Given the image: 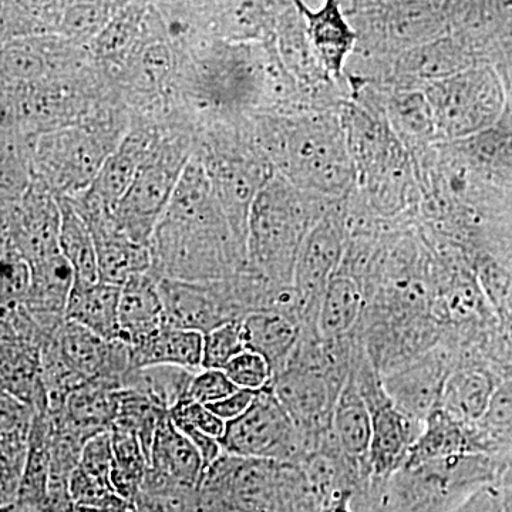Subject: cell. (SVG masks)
<instances>
[{
    "mask_svg": "<svg viewBox=\"0 0 512 512\" xmlns=\"http://www.w3.org/2000/svg\"><path fill=\"white\" fill-rule=\"evenodd\" d=\"M170 111L195 134L266 114L316 110L286 70L274 39L227 42L207 36L177 49Z\"/></svg>",
    "mask_w": 512,
    "mask_h": 512,
    "instance_id": "6da1fadb",
    "label": "cell"
},
{
    "mask_svg": "<svg viewBox=\"0 0 512 512\" xmlns=\"http://www.w3.org/2000/svg\"><path fill=\"white\" fill-rule=\"evenodd\" d=\"M150 272L158 279L211 282L247 265L204 164L192 154L167 211L151 237Z\"/></svg>",
    "mask_w": 512,
    "mask_h": 512,
    "instance_id": "7a4b0ae2",
    "label": "cell"
},
{
    "mask_svg": "<svg viewBox=\"0 0 512 512\" xmlns=\"http://www.w3.org/2000/svg\"><path fill=\"white\" fill-rule=\"evenodd\" d=\"M2 126L33 137L109 119L128 110L106 72L92 59L62 74L33 83H0Z\"/></svg>",
    "mask_w": 512,
    "mask_h": 512,
    "instance_id": "3957f363",
    "label": "cell"
},
{
    "mask_svg": "<svg viewBox=\"0 0 512 512\" xmlns=\"http://www.w3.org/2000/svg\"><path fill=\"white\" fill-rule=\"evenodd\" d=\"M255 143L289 183L303 191L338 195L348 185V153L339 128L322 110L266 114L252 123Z\"/></svg>",
    "mask_w": 512,
    "mask_h": 512,
    "instance_id": "277c9868",
    "label": "cell"
},
{
    "mask_svg": "<svg viewBox=\"0 0 512 512\" xmlns=\"http://www.w3.org/2000/svg\"><path fill=\"white\" fill-rule=\"evenodd\" d=\"M503 463L490 454H464L403 466L387 480L353 493V512H451L485 485L500 484Z\"/></svg>",
    "mask_w": 512,
    "mask_h": 512,
    "instance_id": "5b68a950",
    "label": "cell"
},
{
    "mask_svg": "<svg viewBox=\"0 0 512 512\" xmlns=\"http://www.w3.org/2000/svg\"><path fill=\"white\" fill-rule=\"evenodd\" d=\"M201 512H320L323 503L299 464L224 453L197 490Z\"/></svg>",
    "mask_w": 512,
    "mask_h": 512,
    "instance_id": "8992f818",
    "label": "cell"
},
{
    "mask_svg": "<svg viewBox=\"0 0 512 512\" xmlns=\"http://www.w3.org/2000/svg\"><path fill=\"white\" fill-rule=\"evenodd\" d=\"M328 198L275 173L256 195L248 222L247 265L279 286H293L306 235L328 212Z\"/></svg>",
    "mask_w": 512,
    "mask_h": 512,
    "instance_id": "52a82bcc",
    "label": "cell"
},
{
    "mask_svg": "<svg viewBox=\"0 0 512 512\" xmlns=\"http://www.w3.org/2000/svg\"><path fill=\"white\" fill-rule=\"evenodd\" d=\"M252 123L254 120L207 128L198 134L194 151L210 175L229 224L245 247L256 195L275 174L255 143Z\"/></svg>",
    "mask_w": 512,
    "mask_h": 512,
    "instance_id": "ba28073f",
    "label": "cell"
},
{
    "mask_svg": "<svg viewBox=\"0 0 512 512\" xmlns=\"http://www.w3.org/2000/svg\"><path fill=\"white\" fill-rule=\"evenodd\" d=\"M195 146L197 134L190 127L171 114L161 120L154 147L113 211L119 227L138 244L150 245Z\"/></svg>",
    "mask_w": 512,
    "mask_h": 512,
    "instance_id": "9c48e42d",
    "label": "cell"
},
{
    "mask_svg": "<svg viewBox=\"0 0 512 512\" xmlns=\"http://www.w3.org/2000/svg\"><path fill=\"white\" fill-rule=\"evenodd\" d=\"M131 127V114L50 131L37 138L35 177L56 197L72 198L92 187L101 167Z\"/></svg>",
    "mask_w": 512,
    "mask_h": 512,
    "instance_id": "30bf717a",
    "label": "cell"
},
{
    "mask_svg": "<svg viewBox=\"0 0 512 512\" xmlns=\"http://www.w3.org/2000/svg\"><path fill=\"white\" fill-rule=\"evenodd\" d=\"M220 443L232 456L301 464L311 446L271 387L256 394L247 412L228 421Z\"/></svg>",
    "mask_w": 512,
    "mask_h": 512,
    "instance_id": "8fae6325",
    "label": "cell"
},
{
    "mask_svg": "<svg viewBox=\"0 0 512 512\" xmlns=\"http://www.w3.org/2000/svg\"><path fill=\"white\" fill-rule=\"evenodd\" d=\"M165 320L174 328L195 330L202 335L225 323L249 315L237 272L211 282L160 279Z\"/></svg>",
    "mask_w": 512,
    "mask_h": 512,
    "instance_id": "7c38bea8",
    "label": "cell"
},
{
    "mask_svg": "<svg viewBox=\"0 0 512 512\" xmlns=\"http://www.w3.org/2000/svg\"><path fill=\"white\" fill-rule=\"evenodd\" d=\"M2 252H12L29 264L59 252V200L42 180L32 184L20 200L0 205Z\"/></svg>",
    "mask_w": 512,
    "mask_h": 512,
    "instance_id": "4fadbf2b",
    "label": "cell"
},
{
    "mask_svg": "<svg viewBox=\"0 0 512 512\" xmlns=\"http://www.w3.org/2000/svg\"><path fill=\"white\" fill-rule=\"evenodd\" d=\"M345 251V229L335 211L328 210L306 235L293 275L302 329H316V318L330 278L338 272Z\"/></svg>",
    "mask_w": 512,
    "mask_h": 512,
    "instance_id": "5bb4252c",
    "label": "cell"
},
{
    "mask_svg": "<svg viewBox=\"0 0 512 512\" xmlns=\"http://www.w3.org/2000/svg\"><path fill=\"white\" fill-rule=\"evenodd\" d=\"M69 200L92 232L101 282L123 286L131 276L150 271V248L128 237L113 210L92 191L80 192Z\"/></svg>",
    "mask_w": 512,
    "mask_h": 512,
    "instance_id": "9a60e30c",
    "label": "cell"
},
{
    "mask_svg": "<svg viewBox=\"0 0 512 512\" xmlns=\"http://www.w3.org/2000/svg\"><path fill=\"white\" fill-rule=\"evenodd\" d=\"M457 363L456 348L443 336L433 349L382 376L383 386L400 410L424 421L441 406L444 386Z\"/></svg>",
    "mask_w": 512,
    "mask_h": 512,
    "instance_id": "2e32d148",
    "label": "cell"
},
{
    "mask_svg": "<svg viewBox=\"0 0 512 512\" xmlns=\"http://www.w3.org/2000/svg\"><path fill=\"white\" fill-rule=\"evenodd\" d=\"M93 59L89 47L62 35L20 37L2 43V83H33L74 72Z\"/></svg>",
    "mask_w": 512,
    "mask_h": 512,
    "instance_id": "e0dca14e",
    "label": "cell"
},
{
    "mask_svg": "<svg viewBox=\"0 0 512 512\" xmlns=\"http://www.w3.org/2000/svg\"><path fill=\"white\" fill-rule=\"evenodd\" d=\"M431 104L443 130L466 136L494 119L498 109L497 84L487 73L457 74L434 84Z\"/></svg>",
    "mask_w": 512,
    "mask_h": 512,
    "instance_id": "ac0fdd59",
    "label": "cell"
},
{
    "mask_svg": "<svg viewBox=\"0 0 512 512\" xmlns=\"http://www.w3.org/2000/svg\"><path fill=\"white\" fill-rule=\"evenodd\" d=\"M211 36L227 42H264L275 37L292 0H195Z\"/></svg>",
    "mask_w": 512,
    "mask_h": 512,
    "instance_id": "d6986e66",
    "label": "cell"
},
{
    "mask_svg": "<svg viewBox=\"0 0 512 512\" xmlns=\"http://www.w3.org/2000/svg\"><path fill=\"white\" fill-rule=\"evenodd\" d=\"M373 430L366 457L367 476L387 480L406 464L410 448L423 430L424 421L410 417L392 399L372 410Z\"/></svg>",
    "mask_w": 512,
    "mask_h": 512,
    "instance_id": "ffe728a7",
    "label": "cell"
},
{
    "mask_svg": "<svg viewBox=\"0 0 512 512\" xmlns=\"http://www.w3.org/2000/svg\"><path fill=\"white\" fill-rule=\"evenodd\" d=\"M2 392L29 404L35 412L49 410V396L43 380L40 340L0 328Z\"/></svg>",
    "mask_w": 512,
    "mask_h": 512,
    "instance_id": "44dd1931",
    "label": "cell"
},
{
    "mask_svg": "<svg viewBox=\"0 0 512 512\" xmlns=\"http://www.w3.org/2000/svg\"><path fill=\"white\" fill-rule=\"evenodd\" d=\"M29 265L30 286L26 309L47 335H55L66 320L67 303L76 282L72 265L60 251Z\"/></svg>",
    "mask_w": 512,
    "mask_h": 512,
    "instance_id": "7402d4cb",
    "label": "cell"
},
{
    "mask_svg": "<svg viewBox=\"0 0 512 512\" xmlns=\"http://www.w3.org/2000/svg\"><path fill=\"white\" fill-rule=\"evenodd\" d=\"M204 471V461L197 448L175 426L170 414H165L158 424L144 481L198 490Z\"/></svg>",
    "mask_w": 512,
    "mask_h": 512,
    "instance_id": "603a6c76",
    "label": "cell"
},
{
    "mask_svg": "<svg viewBox=\"0 0 512 512\" xmlns=\"http://www.w3.org/2000/svg\"><path fill=\"white\" fill-rule=\"evenodd\" d=\"M464 454L493 456L490 443L478 423L457 419L439 407L424 420L423 430L410 448L404 466H416L426 461Z\"/></svg>",
    "mask_w": 512,
    "mask_h": 512,
    "instance_id": "cb8c5ba5",
    "label": "cell"
},
{
    "mask_svg": "<svg viewBox=\"0 0 512 512\" xmlns=\"http://www.w3.org/2000/svg\"><path fill=\"white\" fill-rule=\"evenodd\" d=\"M0 410V451H2V508L18 501L20 483L25 473L35 410L9 393L2 392Z\"/></svg>",
    "mask_w": 512,
    "mask_h": 512,
    "instance_id": "d4e9b609",
    "label": "cell"
},
{
    "mask_svg": "<svg viewBox=\"0 0 512 512\" xmlns=\"http://www.w3.org/2000/svg\"><path fill=\"white\" fill-rule=\"evenodd\" d=\"M292 3L305 20L306 33L323 69L330 77L339 79L357 37L343 15L339 0H323L322 6L315 10L305 0H292Z\"/></svg>",
    "mask_w": 512,
    "mask_h": 512,
    "instance_id": "484cf974",
    "label": "cell"
},
{
    "mask_svg": "<svg viewBox=\"0 0 512 512\" xmlns=\"http://www.w3.org/2000/svg\"><path fill=\"white\" fill-rule=\"evenodd\" d=\"M119 339L134 346L167 325L160 279L150 271L131 276L121 286Z\"/></svg>",
    "mask_w": 512,
    "mask_h": 512,
    "instance_id": "4316f807",
    "label": "cell"
},
{
    "mask_svg": "<svg viewBox=\"0 0 512 512\" xmlns=\"http://www.w3.org/2000/svg\"><path fill=\"white\" fill-rule=\"evenodd\" d=\"M501 380L490 363H460L448 376L440 407L457 419L478 423L487 412Z\"/></svg>",
    "mask_w": 512,
    "mask_h": 512,
    "instance_id": "83f0119b",
    "label": "cell"
},
{
    "mask_svg": "<svg viewBox=\"0 0 512 512\" xmlns=\"http://www.w3.org/2000/svg\"><path fill=\"white\" fill-rule=\"evenodd\" d=\"M365 308L366 296L359 279L339 266L320 301L316 318L320 338H349L356 332Z\"/></svg>",
    "mask_w": 512,
    "mask_h": 512,
    "instance_id": "f1b7e54d",
    "label": "cell"
},
{
    "mask_svg": "<svg viewBox=\"0 0 512 512\" xmlns=\"http://www.w3.org/2000/svg\"><path fill=\"white\" fill-rule=\"evenodd\" d=\"M153 0H124L109 25L90 43L93 59L104 72L116 70L140 42Z\"/></svg>",
    "mask_w": 512,
    "mask_h": 512,
    "instance_id": "f546056e",
    "label": "cell"
},
{
    "mask_svg": "<svg viewBox=\"0 0 512 512\" xmlns=\"http://www.w3.org/2000/svg\"><path fill=\"white\" fill-rule=\"evenodd\" d=\"M245 346L264 356L275 373L281 372L295 352L302 328L288 313L256 311L242 319Z\"/></svg>",
    "mask_w": 512,
    "mask_h": 512,
    "instance_id": "4dcf8cb0",
    "label": "cell"
},
{
    "mask_svg": "<svg viewBox=\"0 0 512 512\" xmlns=\"http://www.w3.org/2000/svg\"><path fill=\"white\" fill-rule=\"evenodd\" d=\"M120 390L90 380L74 390L62 407L64 417L80 436L89 441L113 429L120 406Z\"/></svg>",
    "mask_w": 512,
    "mask_h": 512,
    "instance_id": "1f68e13d",
    "label": "cell"
},
{
    "mask_svg": "<svg viewBox=\"0 0 512 512\" xmlns=\"http://www.w3.org/2000/svg\"><path fill=\"white\" fill-rule=\"evenodd\" d=\"M372 430V410L357 389L355 380L348 375L333 409V437L346 456L366 466Z\"/></svg>",
    "mask_w": 512,
    "mask_h": 512,
    "instance_id": "d6a6232c",
    "label": "cell"
},
{
    "mask_svg": "<svg viewBox=\"0 0 512 512\" xmlns=\"http://www.w3.org/2000/svg\"><path fill=\"white\" fill-rule=\"evenodd\" d=\"M204 335L195 330L165 325L150 338L130 346L134 369L137 367L168 365L184 367L192 372L202 369Z\"/></svg>",
    "mask_w": 512,
    "mask_h": 512,
    "instance_id": "836d02e7",
    "label": "cell"
},
{
    "mask_svg": "<svg viewBox=\"0 0 512 512\" xmlns=\"http://www.w3.org/2000/svg\"><path fill=\"white\" fill-rule=\"evenodd\" d=\"M121 286L104 284H76L67 303L66 319L107 340L119 339V306Z\"/></svg>",
    "mask_w": 512,
    "mask_h": 512,
    "instance_id": "e575fe53",
    "label": "cell"
},
{
    "mask_svg": "<svg viewBox=\"0 0 512 512\" xmlns=\"http://www.w3.org/2000/svg\"><path fill=\"white\" fill-rule=\"evenodd\" d=\"M0 134V202L12 204L25 195L35 177V150L39 137L10 127H0Z\"/></svg>",
    "mask_w": 512,
    "mask_h": 512,
    "instance_id": "d590c367",
    "label": "cell"
},
{
    "mask_svg": "<svg viewBox=\"0 0 512 512\" xmlns=\"http://www.w3.org/2000/svg\"><path fill=\"white\" fill-rule=\"evenodd\" d=\"M60 204L59 248L64 258L72 265L76 284H96L99 282L96 245L92 232L86 222L74 210L72 202L66 197H57Z\"/></svg>",
    "mask_w": 512,
    "mask_h": 512,
    "instance_id": "8d00e7d4",
    "label": "cell"
},
{
    "mask_svg": "<svg viewBox=\"0 0 512 512\" xmlns=\"http://www.w3.org/2000/svg\"><path fill=\"white\" fill-rule=\"evenodd\" d=\"M110 434L113 446L111 487L123 500L134 504L150 467L146 451L137 434L131 430L114 424Z\"/></svg>",
    "mask_w": 512,
    "mask_h": 512,
    "instance_id": "74e56055",
    "label": "cell"
},
{
    "mask_svg": "<svg viewBox=\"0 0 512 512\" xmlns=\"http://www.w3.org/2000/svg\"><path fill=\"white\" fill-rule=\"evenodd\" d=\"M195 373L178 366L137 367L128 373L121 389L143 394L165 412H170L181 400L187 399Z\"/></svg>",
    "mask_w": 512,
    "mask_h": 512,
    "instance_id": "f35d334b",
    "label": "cell"
},
{
    "mask_svg": "<svg viewBox=\"0 0 512 512\" xmlns=\"http://www.w3.org/2000/svg\"><path fill=\"white\" fill-rule=\"evenodd\" d=\"M123 2L124 0H66L57 35L87 47L109 25Z\"/></svg>",
    "mask_w": 512,
    "mask_h": 512,
    "instance_id": "ab89813d",
    "label": "cell"
},
{
    "mask_svg": "<svg viewBox=\"0 0 512 512\" xmlns=\"http://www.w3.org/2000/svg\"><path fill=\"white\" fill-rule=\"evenodd\" d=\"M2 43L20 37L55 35L57 20L36 0H2Z\"/></svg>",
    "mask_w": 512,
    "mask_h": 512,
    "instance_id": "60d3db41",
    "label": "cell"
},
{
    "mask_svg": "<svg viewBox=\"0 0 512 512\" xmlns=\"http://www.w3.org/2000/svg\"><path fill=\"white\" fill-rule=\"evenodd\" d=\"M167 413L143 394L130 389H121L119 414L114 424L137 434L150 463L151 447H153L158 424Z\"/></svg>",
    "mask_w": 512,
    "mask_h": 512,
    "instance_id": "b9f144b4",
    "label": "cell"
},
{
    "mask_svg": "<svg viewBox=\"0 0 512 512\" xmlns=\"http://www.w3.org/2000/svg\"><path fill=\"white\" fill-rule=\"evenodd\" d=\"M245 346L242 320L225 323L204 335L202 346V369H224Z\"/></svg>",
    "mask_w": 512,
    "mask_h": 512,
    "instance_id": "7bdbcfd3",
    "label": "cell"
},
{
    "mask_svg": "<svg viewBox=\"0 0 512 512\" xmlns=\"http://www.w3.org/2000/svg\"><path fill=\"white\" fill-rule=\"evenodd\" d=\"M141 512H201L197 490L144 483L134 503Z\"/></svg>",
    "mask_w": 512,
    "mask_h": 512,
    "instance_id": "ee69618b",
    "label": "cell"
},
{
    "mask_svg": "<svg viewBox=\"0 0 512 512\" xmlns=\"http://www.w3.org/2000/svg\"><path fill=\"white\" fill-rule=\"evenodd\" d=\"M222 370L227 373L238 389L252 390V392H261L274 379V370L268 360L249 349L235 356Z\"/></svg>",
    "mask_w": 512,
    "mask_h": 512,
    "instance_id": "f6af8a7d",
    "label": "cell"
},
{
    "mask_svg": "<svg viewBox=\"0 0 512 512\" xmlns=\"http://www.w3.org/2000/svg\"><path fill=\"white\" fill-rule=\"evenodd\" d=\"M30 286V265L28 261L12 252H2V309L25 305Z\"/></svg>",
    "mask_w": 512,
    "mask_h": 512,
    "instance_id": "bcb514c9",
    "label": "cell"
},
{
    "mask_svg": "<svg viewBox=\"0 0 512 512\" xmlns=\"http://www.w3.org/2000/svg\"><path fill=\"white\" fill-rule=\"evenodd\" d=\"M168 414H170L171 420L174 421L178 429L190 427V429L210 434L218 440L224 436L225 427H227V423L212 412L210 407L188 399L181 400Z\"/></svg>",
    "mask_w": 512,
    "mask_h": 512,
    "instance_id": "7dc6e473",
    "label": "cell"
},
{
    "mask_svg": "<svg viewBox=\"0 0 512 512\" xmlns=\"http://www.w3.org/2000/svg\"><path fill=\"white\" fill-rule=\"evenodd\" d=\"M69 494L80 508L103 507L117 497L110 483L86 473L79 466L69 478Z\"/></svg>",
    "mask_w": 512,
    "mask_h": 512,
    "instance_id": "c3c4849f",
    "label": "cell"
},
{
    "mask_svg": "<svg viewBox=\"0 0 512 512\" xmlns=\"http://www.w3.org/2000/svg\"><path fill=\"white\" fill-rule=\"evenodd\" d=\"M237 390L238 387L232 383L224 370L201 369L192 377L187 399L210 406V404L220 402V400L237 392Z\"/></svg>",
    "mask_w": 512,
    "mask_h": 512,
    "instance_id": "681fc988",
    "label": "cell"
},
{
    "mask_svg": "<svg viewBox=\"0 0 512 512\" xmlns=\"http://www.w3.org/2000/svg\"><path fill=\"white\" fill-rule=\"evenodd\" d=\"M79 467L83 468L86 473L107 481L111 484V468H113V446H111V434H97L92 437L86 444L80 457Z\"/></svg>",
    "mask_w": 512,
    "mask_h": 512,
    "instance_id": "f907efd6",
    "label": "cell"
},
{
    "mask_svg": "<svg viewBox=\"0 0 512 512\" xmlns=\"http://www.w3.org/2000/svg\"><path fill=\"white\" fill-rule=\"evenodd\" d=\"M451 512H508L500 485L491 484L471 494Z\"/></svg>",
    "mask_w": 512,
    "mask_h": 512,
    "instance_id": "816d5d0a",
    "label": "cell"
},
{
    "mask_svg": "<svg viewBox=\"0 0 512 512\" xmlns=\"http://www.w3.org/2000/svg\"><path fill=\"white\" fill-rule=\"evenodd\" d=\"M256 394H258V392H252V390L247 389H238L237 392L229 394L225 399H222L217 403H212L208 407H210L212 412L217 414L221 420L228 423V421L238 419V417H241L242 414L247 412L249 407L252 406V403H254Z\"/></svg>",
    "mask_w": 512,
    "mask_h": 512,
    "instance_id": "f5cc1de1",
    "label": "cell"
},
{
    "mask_svg": "<svg viewBox=\"0 0 512 512\" xmlns=\"http://www.w3.org/2000/svg\"><path fill=\"white\" fill-rule=\"evenodd\" d=\"M353 493H343L329 501L320 512H353L352 508Z\"/></svg>",
    "mask_w": 512,
    "mask_h": 512,
    "instance_id": "db71d44e",
    "label": "cell"
},
{
    "mask_svg": "<svg viewBox=\"0 0 512 512\" xmlns=\"http://www.w3.org/2000/svg\"><path fill=\"white\" fill-rule=\"evenodd\" d=\"M84 512H133L134 504L128 503L117 495L110 503L97 508H83Z\"/></svg>",
    "mask_w": 512,
    "mask_h": 512,
    "instance_id": "11a10c76",
    "label": "cell"
},
{
    "mask_svg": "<svg viewBox=\"0 0 512 512\" xmlns=\"http://www.w3.org/2000/svg\"><path fill=\"white\" fill-rule=\"evenodd\" d=\"M504 500H505V505H507V511L512 512V495H511V497H505V495H504Z\"/></svg>",
    "mask_w": 512,
    "mask_h": 512,
    "instance_id": "9f6ffc18",
    "label": "cell"
},
{
    "mask_svg": "<svg viewBox=\"0 0 512 512\" xmlns=\"http://www.w3.org/2000/svg\"><path fill=\"white\" fill-rule=\"evenodd\" d=\"M505 5L510 6V8H512V0H507V2H505Z\"/></svg>",
    "mask_w": 512,
    "mask_h": 512,
    "instance_id": "6f0895ef",
    "label": "cell"
},
{
    "mask_svg": "<svg viewBox=\"0 0 512 512\" xmlns=\"http://www.w3.org/2000/svg\"><path fill=\"white\" fill-rule=\"evenodd\" d=\"M133 512H141L140 510H138V508L136 507V505H134V511Z\"/></svg>",
    "mask_w": 512,
    "mask_h": 512,
    "instance_id": "680465c9",
    "label": "cell"
}]
</instances>
